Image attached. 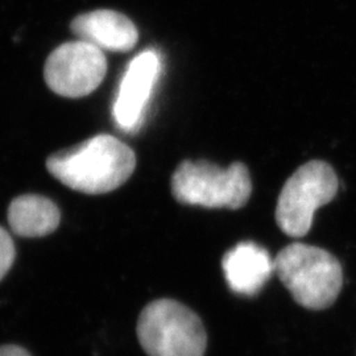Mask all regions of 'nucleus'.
I'll return each instance as SVG.
<instances>
[{"label":"nucleus","instance_id":"1","mask_svg":"<svg viewBox=\"0 0 356 356\" xmlns=\"http://www.w3.org/2000/svg\"><path fill=\"white\" fill-rule=\"evenodd\" d=\"M136 168L135 152L126 143L101 134L47 160L53 177L73 191L98 195L124 185Z\"/></svg>","mask_w":356,"mask_h":356},{"label":"nucleus","instance_id":"2","mask_svg":"<svg viewBox=\"0 0 356 356\" xmlns=\"http://www.w3.org/2000/svg\"><path fill=\"white\" fill-rule=\"evenodd\" d=\"M275 273L294 301L309 310L332 306L343 288V269L329 251L292 243L275 257Z\"/></svg>","mask_w":356,"mask_h":356},{"label":"nucleus","instance_id":"3","mask_svg":"<svg viewBox=\"0 0 356 356\" xmlns=\"http://www.w3.org/2000/svg\"><path fill=\"white\" fill-rule=\"evenodd\" d=\"M248 168L232 163L227 168L204 160L182 161L172 176V194L179 204L207 209H242L251 198Z\"/></svg>","mask_w":356,"mask_h":356},{"label":"nucleus","instance_id":"4","mask_svg":"<svg viewBox=\"0 0 356 356\" xmlns=\"http://www.w3.org/2000/svg\"><path fill=\"white\" fill-rule=\"evenodd\" d=\"M138 338L148 356H204L207 334L201 318L188 306L169 298L143 309Z\"/></svg>","mask_w":356,"mask_h":356},{"label":"nucleus","instance_id":"5","mask_svg":"<svg viewBox=\"0 0 356 356\" xmlns=\"http://www.w3.org/2000/svg\"><path fill=\"white\" fill-rule=\"evenodd\" d=\"M339 191L334 168L322 160L300 166L285 182L276 206V223L291 238H302L313 226L319 207L330 204Z\"/></svg>","mask_w":356,"mask_h":356},{"label":"nucleus","instance_id":"6","mask_svg":"<svg viewBox=\"0 0 356 356\" xmlns=\"http://www.w3.org/2000/svg\"><path fill=\"white\" fill-rule=\"evenodd\" d=\"M107 73L102 49L76 40L51 51L44 67L48 88L65 98H82L99 88Z\"/></svg>","mask_w":356,"mask_h":356},{"label":"nucleus","instance_id":"7","mask_svg":"<svg viewBox=\"0 0 356 356\" xmlns=\"http://www.w3.org/2000/svg\"><path fill=\"white\" fill-rule=\"evenodd\" d=\"M160 70V57L152 49L143 51L129 63L113 108L120 129L135 132L139 128Z\"/></svg>","mask_w":356,"mask_h":356},{"label":"nucleus","instance_id":"8","mask_svg":"<svg viewBox=\"0 0 356 356\" xmlns=\"http://www.w3.org/2000/svg\"><path fill=\"white\" fill-rule=\"evenodd\" d=\"M78 40H83L102 51H132L139 41V31L134 22L114 10H95L78 15L70 24Z\"/></svg>","mask_w":356,"mask_h":356},{"label":"nucleus","instance_id":"9","mask_svg":"<svg viewBox=\"0 0 356 356\" xmlns=\"http://www.w3.org/2000/svg\"><path fill=\"white\" fill-rule=\"evenodd\" d=\"M223 273L229 289L241 296H254L275 273V259L254 242L232 247L222 259Z\"/></svg>","mask_w":356,"mask_h":356},{"label":"nucleus","instance_id":"10","mask_svg":"<svg viewBox=\"0 0 356 356\" xmlns=\"http://www.w3.org/2000/svg\"><path fill=\"white\" fill-rule=\"evenodd\" d=\"M60 210L51 200L38 194L15 198L8 209V223L13 232L23 238H41L58 227Z\"/></svg>","mask_w":356,"mask_h":356},{"label":"nucleus","instance_id":"11","mask_svg":"<svg viewBox=\"0 0 356 356\" xmlns=\"http://www.w3.org/2000/svg\"><path fill=\"white\" fill-rule=\"evenodd\" d=\"M15 260V247L10 234L0 227V281L13 267Z\"/></svg>","mask_w":356,"mask_h":356},{"label":"nucleus","instance_id":"12","mask_svg":"<svg viewBox=\"0 0 356 356\" xmlns=\"http://www.w3.org/2000/svg\"><path fill=\"white\" fill-rule=\"evenodd\" d=\"M0 356H32L23 347L19 346H1Z\"/></svg>","mask_w":356,"mask_h":356}]
</instances>
